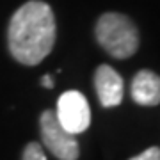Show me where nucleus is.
<instances>
[{
  "instance_id": "obj_1",
  "label": "nucleus",
  "mask_w": 160,
  "mask_h": 160,
  "mask_svg": "<svg viewBox=\"0 0 160 160\" xmlns=\"http://www.w3.org/2000/svg\"><path fill=\"white\" fill-rule=\"evenodd\" d=\"M55 34L57 27L52 7L39 0H30L12 14L9 22V52L18 62L36 66L52 52Z\"/></svg>"
},
{
  "instance_id": "obj_2",
  "label": "nucleus",
  "mask_w": 160,
  "mask_h": 160,
  "mask_svg": "<svg viewBox=\"0 0 160 160\" xmlns=\"http://www.w3.org/2000/svg\"><path fill=\"white\" fill-rule=\"evenodd\" d=\"M96 39L114 59H128L139 48V32L128 16L105 12L96 22Z\"/></svg>"
},
{
  "instance_id": "obj_3",
  "label": "nucleus",
  "mask_w": 160,
  "mask_h": 160,
  "mask_svg": "<svg viewBox=\"0 0 160 160\" xmlns=\"http://www.w3.org/2000/svg\"><path fill=\"white\" fill-rule=\"evenodd\" d=\"M43 144L59 160H77L80 155L78 141L73 133L64 130L53 110H45L39 118Z\"/></svg>"
},
{
  "instance_id": "obj_4",
  "label": "nucleus",
  "mask_w": 160,
  "mask_h": 160,
  "mask_svg": "<svg viewBox=\"0 0 160 160\" xmlns=\"http://www.w3.org/2000/svg\"><path fill=\"white\" fill-rule=\"evenodd\" d=\"M55 118L64 130L73 135L86 132L91 125V110L87 98L80 91H66L57 100Z\"/></svg>"
},
{
  "instance_id": "obj_5",
  "label": "nucleus",
  "mask_w": 160,
  "mask_h": 160,
  "mask_svg": "<svg viewBox=\"0 0 160 160\" xmlns=\"http://www.w3.org/2000/svg\"><path fill=\"white\" fill-rule=\"evenodd\" d=\"M94 89L103 107H118L123 102L125 84L121 75L109 64L98 66L94 71Z\"/></svg>"
},
{
  "instance_id": "obj_6",
  "label": "nucleus",
  "mask_w": 160,
  "mask_h": 160,
  "mask_svg": "<svg viewBox=\"0 0 160 160\" xmlns=\"http://www.w3.org/2000/svg\"><path fill=\"white\" fill-rule=\"evenodd\" d=\"M132 98L144 107H155L160 103V77L149 69L139 71L132 80Z\"/></svg>"
},
{
  "instance_id": "obj_7",
  "label": "nucleus",
  "mask_w": 160,
  "mask_h": 160,
  "mask_svg": "<svg viewBox=\"0 0 160 160\" xmlns=\"http://www.w3.org/2000/svg\"><path fill=\"white\" fill-rule=\"evenodd\" d=\"M22 160H46V155L43 151V146L38 142H29L23 149Z\"/></svg>"
},
{
  "instance_id": "obj_8",
  "label": "nucleus",
  "mask_w": 160,
  "mask_h": 160,
  "mask_svg": "<svg viewBox=\"0 0 160 160\" xmlns=\"http://www.w3.org/2000/svg\"><path fill=\"white\" fill-rule=\"evenodd\" d=\"M128 160H160V148L158 146H151V148L144 149L141 155L137 157H132Z\"/></svg>"
},
{
  "instance_id": "obj_9",
  "label": "nucleus",
  "mask_w": 160,
  "mask_h": 160,
  "mask_svg": "<svg viewBox=\"0 0 160 160\" xmlns=\"http://www.w3.org/2000/svg\"><path fill=\"white\" fill-rule=\"evenodd\" d=\"M41 86H45L46 89H52V87H53V78H52V75H45V77L41 78Z\"/></svg>"
}]
</instances>
